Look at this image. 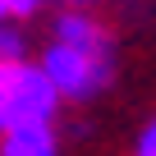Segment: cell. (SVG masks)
I'll list each match as a JSON object with an SVG mask.
<instances>
[{"instance_id": "1", "label": "cell", "mask_w": 156, "mask_h": 156, "mask_svg": "<svg viewBox=\"0 0 156 156\" xmlns=\"http://www.w3.org/2000/svg\"><path fill=\"white\" fill-rule=\"evenodd\" d=\"M55 106H60V97L37 64H23V60L0 64V133L28 129V124H51Z\"/></svg>"}, {"instance_id": "2", "label": "cell", "mask_w": 156, "mask_h": 156, "mask_svg": "<svg viewBox=\"0 0 156 156\" xmlns=\"http://www.w3.org/2000/svg\"><path fill=\"white\" fill-rule=\"evenodd\" d=\"M46 73V83L55 87V97H97L106 83H110V55L106 51H73V46H51L37 64Z\"/></svg>"}, {"instance_id": "3", "label": "cell", "mask_w": 156, "mask_h": 156, "mask_svg": "<svg viewBox=\"0 0 156 156\" xmlns=\"http://www.w3.org/2000/svg\"><path fill=\"white\" fill-rule=\"evenodd\" d=\"M55 41L60 46H73V51H106L101 23L87 19V14H78V9H69V14L55 19Z\"/></svg>"}, {"instance_id": "4", "label": "cell", "mask_w": 156, "mask_h": 156, "mask_svg": "<svg viewBox=\"0 0 156 156\" xmlns=\"http://www.w3.org/2000/svg\"><path fill=\"white\" fill-rule=\"evenodd\" d=\"M55 133L51 124H28V129H9L0 138V156H55Z\"/></svg>"}, {"instance_id": "5", "label": "cell", "mask_w": 156, "mask_h": 156, "mask_svg": "<svg viewBox=\"0 0 156 156\" xmlns=\"http://www.w3.org/2000/svg\"><path fill=\"white\" fill-rule=\"evenodd\" d=\"M19 55H23V41H19V32L0 23V64H9V60H19Z\"/></svg>"}, {"instance_id": "6", "label": "cell", "mask_w": 156, "mask_h": 156, "mask_svg": "<svg viewBox=\"0 0 156 156\" xmlns=\"http://www.w3.org/2000/svg\"><path fill=\"white\" fill-rule=\"evenodd\" d=\"M0 5H5V14H9V19H28V14H37V9H41V0H0Z\"/></svg>"}, {"instance_id": "7", "label": "cell", "mask_w": 156, "mask_h": 156, "mask_svg": "<svg viewBox=\"0 0 156 156\" xmlns=\"http://www.w3.org/2000/svg\"><path fill=\"white\" fill-rule=\"evenodd\" d=\"M133 156H156V119L142 129V138H138V151Z\"/></svg>"}, {"instance_id": "8", "label": "cell", "mask_w": 156, "mask_h": 156, "mask_svg": "<svg viewBox=\"0 0 156 156\" xmlns=\"http://www.w3.org/2000/svg\"><path fill=\"white\" fill-rule=\"evenodd\" d=\"M5 19H9V14H5V5H0V23H5Z\"/></svg>"}, {"instance_id": "9", "label": "cell", "mask_w": 156, "mask_h": 156, "mask_svg": "<svg viewBox=\"0 0 156 156\" xmlns=\"http://www.w3.org/2000/svg\"><path fill=\"white\" fill-rule=\"evenodd\" d=\"M73 5H87V0H73Z\"/></svg>"}]
</instances>
